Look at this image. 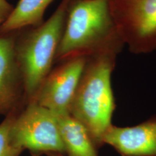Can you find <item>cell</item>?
I'll return each mask as SVG.
<instances>
[{
    "label": "cell",
    "mask_w": 156,
    "mask_h": 156,
    "mask_svg": "<svg viewBox=\"0 0 156 156\" xmlns=\"http://www.w3.org/2000/svg\"><path fill=\"white\" fill-rule=\"evenodd\" d=\"M124 45L112 19L108 0H71L55 64L89 57Z\"/></svg>",
    "instance_id": "1"
},
{
    "label": "cell",
    "mask_w": 156,
    "mask_h": 156,
    "mask_svg": "<svg viewBox=\"0 0 156 156\" xmlns=\"http://www.w3.org/2000/svg\"><path fill=\"white\" fill-rule=\"evenodd\" d=\"M119 50H108L87 58L69 113L88 130L96 147L112 124L115 101L111 76Z\"/></svg>",
    "instance_id": "2"
},
{
    "label": "cell",
    "mask_w": 156,
    "mask_h": 156,
    "mask_svg": "<svg viewBox=\"0 0 156 156\" xmlns=\"http://www.w3.org/2000/svg\"><path fill=\"white\" fill-rule=\"evenodd\" d=\"M71 0H62L50 17L38 27L17 31L15 52L24 84L27 104L53 68Z\"/></svg>",
    "instance_id": "3"
},
{
    "label": "cell",
    "mask_w": 156,
    "mask_h": 156,
    "mask_svg": "<svg viewBox=\"0 0 156 156\" xmlns=\"http://www.w3.org/2000/svg\"><path fill=\"white\" fill-rule=\"evenodd\" d=\"M11 135L16 145L31 156L50 153L66 154L57 115L32 102L17 113L12 124Z\"/></svg>",
    "instance_id": "4"
},
{
    "label": "cell",
    "mask_w": 156,
    "mask_h": 156,
    "mask_svg": "<svg viewBox=\"0 0 156 156\" xmlns=\"http://www.w3.org/2000/svg\"><path fill=\"white\" fill-rule=\"evenodd\" d=\"M117 33L134 54L156 50V0H108Z\"/></svg>",
    "instance_id": "5"
},
{
    "label": "cell",
    "mask_w": 156,
    "mask_h": 156,
    "mask_svg": "<svg viewBox=\"0 0 156 156\" xmlns=\"http://www.w3.org/2000/svg\"><path fill=\"white\" fill-rule=\"evenodd\" d=\"M86 60V57H79L57 63L45 78L32 102L56 115L69 113Z\"/></svg>",
    "instance_id": "6"
},
{
    "label": "cell",
    "mask_w": 156,
    "mask_h": 156,
    "mask_svg": "<svg viewBox=\"0 0 156 156\" xmlns=\"http://www.w3.org/2000/svg\"><path fill=\"white\" fill-rule=\"evenodd\" d=\"M17 31L0 34V115L20 112L27 105L24 84L15 52Z\"/></svg>",
    "instance_id": "7"
},
{
    "label": "cell",
    "mask_w": 156,
    "mask_h": 156,
    "mask_svg": "<svg viewBox=\"0 0 156 156\" xmlns=\"http://www.w3.org/2000/svg\"><path fill=\"white\" fill-rule=\"evenodd\" d=\"M102 142L122 156H156V116L132 127L112 124Z\"/></svg>",
    "instance_id": "8"
},
{
    "label": "cell",
    "mask_w": 156,
    "mask_h": 156,
    "mask_svg": "<svg viewBox=\"0 0 156 156\" xmlns=\"http://www.w3.org/2000/svg\"><path fill=\"white\" fill-rule=\"evenodd\" d=\"M59 131L68 156H98L87 128L70 113L57 115Z\"/></svg>",
    "instance_id": "9"
},
{
    "label": "cell",
    "mask_w": 156,
    "mask_h": 156,
    "mask_svg": "<svg viewBox=\"0 0 156 156\" xmlns=\"http://www.w3.org/2000/svg\"><path fill=\"white\" fill-rule=\"evenodd\" d=\"M55 0H19L0 26V34L38 27L44 22L45 11Z\"/></svg>",
    "instance_id": "10"
},
{
    "label": "cell",
    "mask_w": 156,
    "mask_h": 156,
    "mask_svg": "<svg viewBox=\"0 0 156 156\" xmlns=\"http://www.w3.org/2000/svg\"><path fill=\"white\" fill-rule=\"evenodd\" d=\"M18 112L6 116L0 124V156H19L23 151L16 145L11 133L12 124Z\"/></svg>",
    "instance_id": "11"
},
{
    "label": "cell",
    "mask_w": 156,
    "mask_h": 156,
    "mask_svg": "<svg viewBox=\"0 0 156 156\" xmlns=\"http://www.w3.org/2000/svg\"><path fill=\"white\" fill-rule=\"evenodd\" d=\"M13 9L12 6L6 0H0V18L4 21Z\"/></svg>",
    "instance_id": "12"
},
{
    "label": "cell",
    "mask_w": 156,
    "mask_h": 156,
    "mask_svg": "<svg viewBox=\"0 0 156 156\" xmlns=\"http://www.w3.org/2000/svg\"><path fill=\"white\" fill-rule=\"evenodd\" d=\"M47 156H66L61 153H50L46 154Z\"/></svg>",
    "instance_id": "13"
},
{
    "label": "cell",
    "mask_w": 156,
    "mask_h": 156,
    "mask_svg": "<svg viewBox=\"0 0 156 156\" xmlns=\"http://www.w3.org/2000/svg\"><path fill=\"white\" fill-rule=\"evenodd\" d=\"M2 22H3V20H2V19H1V18H0V24H1V23H2Z\"/></svg>",
    "instance_id": "14"
}]
</instances>
